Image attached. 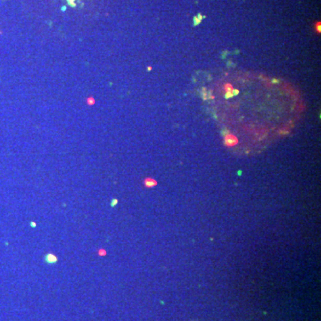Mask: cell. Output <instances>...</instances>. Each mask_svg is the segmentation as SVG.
Segmentation results:
<instances>
[{"instance_id":"52a82bcc","label":"cell","mask_w":321,"mask_h":321,"mask_svg":"<svg viewBox=\"0 0 321 321\" xmlns=\"http://www.w3.org/2000/svg\"><path fill=\"white\" fill-rule=\"evenodd\" d=\"M117 203H118V201H117V199H113L112 203H111V205H112V207H114V205L117 204Z\"/></svg>"},{"instance_id":"8992f818","label":"cell","mask_w":321,"mask_h":321,"mask_svg":"<svg viewBox=\"0 0 321 321\" xmlns=\"http://www.w3.org/2000/svg\"><path fill=\"white\" fill-rule=\"evenodd\" d=\"M315 29H316V31L319 34L320 33V21H318V22H317L315 24Z\"/></svg>"},{"instance_id":"277c9868","label":"cell","mask_w":321,"mask_h":321,"mask_svg":"<svg viewBox=\"0 0 321 321\" xmlns=\"http://www.w3.org/2000/svg\"><path fill=\"white\" fill-rule=\"evenodd\" d=\"M144 183L146 187H153V186H155L157 185L156 180H154L153 179H151V177H147V179H145Z\"/></svg>"},{"instance_id":"ba28073f","label":"cell","mask_w":321,"mask_h":321,"mask_svg":"<svg viewBox=\"0 0 321 321\" xmlns=\"http://www.w3.org/2000/svg\"><path fill=\"white\" fill-rule=\"evenodd\" d=\"M288 133H289V131H285V130L279 131V134H280V135H285V134H288Z\"/></svg>"},{"instance_id":"30bf717a","label":"cell","mask_w":321,"mask_h":321,"mask_svg":"<svg viewBox=\"0 0 321 321\" xmlns=\"http://www.w3.org/2000/svg\"><path fill=\"white\" fill-rule=\"evenodd\" d=\"M30 225H31V227H36V224L34 222H30Z\"/></svg>"},{"instance_id":"7a4b0ae2","label":"cell","mask_w":321,"mask_h":321,"mask_svg":"<svg viewBox=\"0 0 321 321\" xmlns=\"http://www.w3.org/2000/svg\"><path fill=\"white\" fill-rule=\"evenodd\" d=\"M224 89H225V91H226V94H225V98H226V99H228V98H230V97L234 96V95H233L234 88H233V87H232V85L230 83H226V84H225V85H224Z\"/></svg>"},{"instance_id":"9c48e42d","label":"cell","mask_w":321,"mask_h":321,"mask_svg":"<svg viewBox=\"0 0 321 321\" xmlns=\"http://www.w3.org/2000/svg\"><path fill=\"white\" fill-rule=\"evenodd\" d=\"M238 94H239V90H238V89H234L233 90V95H237Z\"/></svg>"},{"instance_id":"6da1fadb","label":"cell","mask_w":321,"mask_h":321,"mask_svg":"<svg viewBox=\"0 0 321 321\" xmlns=\"http://www.w3.org/2000/svg\"><path fill=\"white\" fill-rule=\"evenodd\" d=\"M238 144V138L233 134H226L224 136V145L227 147L235 146Z\"/></svg>"},{"instance_id":"3957f363","label":"cell","mask_w":321,"mask_h":321,"mask_svg":"<svg viewBox=\"0 0 321 321\" xmlns=\"http://www.w3.org/2000/svg\"><path fill=\"white\" fill-rule=\"evenodd\" d=\"M45 261L47 262L48 264H54L57 261V257L55 255L52 254V253H48V254L45 255Z\"/></svg>"},{"instance_id":"5b68a950","label":"cell","mask_w":321,"mask_h":321,"mask_svg":"<svg viewBox=\"0 0 321 321\" xmlns=\"http://www.w3.org/2000/svg\"><path fill=\"white\" fill-rule=\"evenodd\" d=\"M203 18H205V16H203V15L199 13L197 16L194 17V26H196V25H198L199 23H201V21H203Z\"/></svg>"}]
</instances>
